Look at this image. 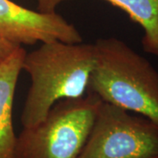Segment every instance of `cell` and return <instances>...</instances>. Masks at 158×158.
Masks as SVG:
<instances>
[{
  "label": "cell",
  "mask_w": 158,
  "mask_h": 158,
  "mask_svg": "<svg viewBox=\"0 0 158 158\" xmlns=\"http://www.w3.org/2000/svg\"><path fill=\"white\" fill-rule=\"evenodd\" d=\"M94 62V44L90 43L56 40L27 53L22 70L29 75L31 85L20 115L23 127L38 124L60 100L85 97Z\"/></svg>",
  "instance_id": "obj_1"
},
{
  "label": "cell",
  "mask_w": 158,
  "mask_h": 158,
  "mask_svg": "<svg viewBox=\"0 0 158 158\" xmlns=\"http://www.w3.org/2000/svg\"><path fill=\"white\" fill-rule=\"evenodd\" d=\"M93 44L95 62L87 93L158 125L157 70L118 38H102Z\"/></svg>",
  "instance_id": "obj_2"
},
{
  "label": "cell",
  "mask_w": 158,
  "mask_h": 158,
  "mask_svg": "<svg viewBox=\"0 0 158 158\" xmlns=\"http://www.w3.org/2000/svg\"><path fill=\"white\" fill-rule=\"evenodd\" d=\"M101 103L90 93L56 103L40 122L23 127L16 139L14 158H78Z\"/></svg>",
  "instance_id": "obj_3"
},
{
  "label": "cell",
  "mask_w": 158,
  "mask_h": 158,
  "mask_svg": "<svg viewBox=\"0 0 158 158\" xmlns=\"http://www.w3.org/2000/svg\"><path fill=\"white\" fill-rule=\"evenodd\" d=\"M78 158H158V125L102 101Z\"/></svg>",
  "instance_id": "obj_4"
},
{
  "label": "cell",
  "mask_w": 158,
  "mask_h": 158,
  "mask_svg": "<svg viewBox=\"0 0 158 158\" xmlns=\"http://www.w3.org/2000/svg\"><path fill=\"white\" fill-rule=\"evenodd\" d=\"M0 36L19 46L56 40L83 42L77 27L56 11H34L11 0H0Z\"/></svg>",
  "instance_id": "obj_5"
},
{
  "label": "cell",
  "mask_w": 158,
  "mask_h": 158,
  "mask_svg": "<svg viewBox=\"0 0 158 158\" xmlns=\"http://www.w3.org/2000/svg\"><path fill=\"white\" fill-rule=\"evenodd\" d=\"M26 54V49L19 46L0 64V158H14L17 136L12 124V108Z\"/></svg>",
  "instance_id": "obj_6"
},
{
  "label": "cell",
  "mask_w": 158,
  "mask_h": 158,
  "mask_svg": "<svg viewBox=\"0 0 158 158\" xmlns=\"http://www.w3.org/2000/svg\"><path fill=\"white\" fill-rule=\"evenodd\" d=\"M68 0H37V11L54 12L56 7ZM124 11L134 22L143 29L142 48L158 57V0H106Z\"/></svg>",
  "instance_id": "obj_7"
},
{
  "label": "cell",
  "mask_w": 158,
  "mask_h": 158,
  "mask_svg": "<svg viewBox=\"0 0 158 158\" xmlns=\"http://www.w3.org/2000/svg\"><path fill=\"white\" fill-rule=\"evenodd\" d=\"M19 47V45L15 44L6 38L0 36V64L4 61H6Z\"/></svg>",
  "instance_id": "obj_8"
}]
</instances>
